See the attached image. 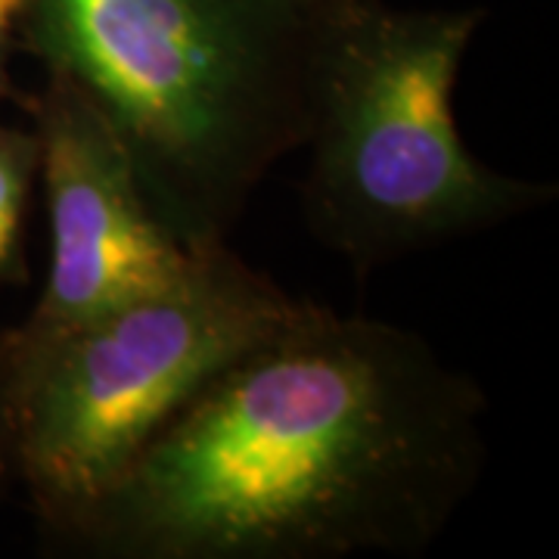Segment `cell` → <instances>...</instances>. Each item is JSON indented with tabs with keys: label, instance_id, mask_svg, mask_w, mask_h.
<instances>
[{
	"label": "cell",
	"instance_id": "cell-8",
	"mask_svg": "<svg viewBox=\"0 0 559 559\" xmlns=\"http://www.w3.org/2000/svg\"><path fill=\"white\" fill-rule=\"evenodd\" d=\"M7 481H13L10 473V441H7V423H3V407H0V495L7 488Z\"/></svg>",
	"mask_w": 559,
	"mask_h": 559
},
{
	"label": "cell",
	"instance_id": "cell-3",
	"mask_svg": "<svg viewBox=\"0 0 559 559\" xmlns=\"http://www.w3.org/2000/svg\"><path fill=\"white\" fill-rule=\"evenodd\" d=\"M301 305L218 242L57 336L0 340L10 473L40 528L66 547L143 444Z\"/></svg>",
	"mask_w": 559,
	"mask_h": 559
},
{
	"label": "cell",
	"instance_id": "cell-1",
	"mask_svg": "<svg viewBox=\"0 0 559 559\" xmlns=\"http://www.w3.org/2000/svg\"><path fill=\"white\" fill-rule=\"evenodd\" d=\"M485 414L479 382L419 333L305 301L143 444L66 547L414 557L479 485Z\"/></svg>",
	"mask_w": 559,
	"mask_h": 559
},
{
	"label": "cell",
	"instance_id": "cell-9",
	"mask_svg": "<svg viewBox=\"0 0 559 559\" xmlns=\"http://www.w3.org/2000/svg\"><path fill=\"white\" fill-rule=\"evenodd\" d=\"M326 3H333V7H352V3H367V0H326Z\"/></svg>",
	"mask_w": 559,
	"mask_h": 559
},
{
	"label": "cell",
	"instance_id": "cell-5",
	"mask_svg": "<svg viewBox=\"0 0 559 559\" xmlns=\"http://www.w3.org/2000/svg\"><path fill=\"white\" fill-rule=\"evenodd\" d=\"M40 143L50 261L32 311L7 342L57 336L138 296L193 255L162 221L124 143L72 81L44 75L25 109Z\"/></svg>",
	"mask_w": 559,
	"mask_h": 559
},
{
	"label": "cell",
	"instance_id": "cell-4",
	"mask_svg": "<svg viewBox=\"0 0 559 559\" xmlns=\"http://www.w3.org/2000/svg\"><path fill=\"white\" fill-rule=\"evenodd\" d=\"M485 10H342L320 81L305 218L360 277L525 218L557 183L503 175L466 146L454 94Z\"/></svg>",
	"mask_w": 559,
	"mask_h": 559
},
{
	"label": "cell",
	"instance_id": "cell-6",
	"mask_svg": "<svg viewBox=\"0 0 559 559\" xmlns=\"http://www.w3.org/2000/svg\"><path fill=\"white\" fill-rule=\"evenodd\" d=\"M40 143L32 121H0V286H16L28 277L25 227L35 200Z\"/></svg>",
	"mask_w": 559,
	"mask_h": 559
},
{
	"label": "cell",
	"instance_id": "cell-7",
	"mask_svg": "<svg viewBox=\"0 0 559 559\" xmlns=\"http://www.w3.org/2000/svg\"><path fill=\"white\" fill-rule=\"evenodd\" d=\"M22 13L25 0H0V103H13L25 112L32 103V91H22L13 75V57L22 50Z\"/></svg>",
	"mask_w": 559,
	"mask_h": 559
},
{
	"label": "cell",
	"instance_id": "cell-2",
	"mask_svg": "<svg viewBox=\"0 0 559 559\" xmlns=\"http://www.w3.org/2000/svg\"><path fill=\"white\" fill-rule=\"evenodd\" d=\"M355 7V3H352ZM326 0H25L22 50L72 81L190 249L227 242L305 146L333 32Z\"/></svg>",
	"mask_w": 559,
	"mask_h": 559
}]
</instances>
